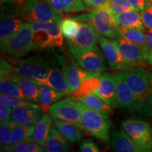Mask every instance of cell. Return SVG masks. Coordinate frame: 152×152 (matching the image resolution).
Returning <instances> with one entry per match:
<instances>
[{"instance_id": "1", "label": "cell", "mask_w": 152, "mask_h": 152, "mask_svg": "<svg viewBox=\"0 0 152 152\" xmlns=\"http://www.w3.org/2000/svg\"><path fill=\"white\" fill-rule=\"evenodd\" d=\"M125 81L134 93L140 112L150 114V100L152 95V73L141 66L122 71Z\"/></svg>"}, {"instance_id": "2", "label": "cell", "mask_w": 152, "mask_h": 152, "mask_svg": "<svg viewBox=\"0 0 152 152\" xmlns=\"http://www.w3.org/2000/svg\"><path fill=\"white\" fill-rule=\"evenodd\" d=\"M74 99L80 111V121L83 129L95 137L109 143L111 129L109 116L90 109L77 98Z\"/></svg>"}, {"instance_id": "3", "label": "cell", "mask_w": 152, "mask_h": 152, "mask_svg": "<svg viewBox=\"0 0 152 152\" xmlns=\"http://www.w3.org/2000/svg\"><path fill=\"white\" fill-rule=\"evenodd\" d=\"M36 49L31 23L28 22H24L16 34L1 44V53L14 59L21 58Z\"/></svg>"}, {"instance_id": "4", "label": "cell", "mask_w": 152, "mask_h": 152, "mask_svg": "<svg viewBox=\"0 0 152 152\" xmlns=\"http://www.w3.org/2000/svg\"><path fill=\"white\" fill-rule=\"evenodd\" d=\"M57 66V58L48 55H35L26 59L18 60L15 73L25 77L39 80L46 77Z\"/></svg>"}, {"instance_id": "5", "label": "cell", "mask_w": 152, "mask_h": 152, "mask_svg": "<svg viewBox=\"0 0 152 152\" xmlns=\"http://www.w3.org/2000/svg\"><path fill=\"white\" fill-rule=\"evenodd\" d=\"M33 42L37 49L61 47L64 45L60 24L54 21L31 23Z\"/></svg>"}, {"instance_id": "6", "label": "cell", "mask_w": 152, "mask_h": 152, "mask_svg": "<svg viewBox=\"0 0 152 152\" xmlns=\"http://www.w3.org/2000/svg\"><path fill=\"white\" fill-rule=\"evenodd\" d=\"M25 21L28 23L54 21L61 23V14L47 2L45 0H26L19 7Z\"/></svg>"}, {"instance_id": "7", "label": "cell", "mask_w": 152, "mask_h": 152, "mask_svg": "<svg viewBox=\"0 0 152 152\" xmlns=\"http://www.w3.org/2000/svg\"><path fill=\"white\" fill-rule=\"evenodd\" d=\"M74 18L77 21L87 20L92 25L97 33L110 39H116L120 37L113 16L107 9L103 7L92 9L87 14L75 17Z\"/></svg>"}, {"instance_id": "8", "label": "cell", "mask_w": 152, "mask_h": 152, "mask_svg": "<svg viewBox=\"0 0 152 152\" xmlns=\"http://www.w3.org/2000/svg\"><path fill=\"white\" fill-rule=\"evenodd\" d=\"M122 127L142 152L152 151V128L146 121L137 119H127Z\"/></svg>"}, {"instance_id": "9", "label": "cell", "mask_w": 152, "mask_h": 152, "mask_svg": "<svg viewBox=\"0 0 152 152\" xmlns=\"http://www.w3.org/2000/svg\"><path fill=\"white\" fill-rule=\"evenodd\" d=\"M25 21L18 7L2 6L0 15V42L1 44L16 34Z\"/></svg>"}, {"instance_id": "10", "label": "cell", "mask_w": 152, "mask_h": 152, "mask_svg": "<svg viewBox=\"0 0 152 152\" xmlns=\"http://www.w3.org/2000/svg\"><path fill=\"white\" fill-rule=\"evenodd\" d=\"M80 22V30L73 39L68 40V45L71 54L83 52L97 47L98 33L93 26L86 21Z\"/></svg>"}, {"instance_id": "11", "label": "cell", "mask_w": 152, "mask_h": 152, "mask_svg": "<svg viewBox=\"0 0 152 152\" xmlns=\"http://www.w3.org/2000/svg\"><path fill=\"white\" fill-rule=\"evenodd\" d=\"M72 55L77 60L79 66L87 71L101 73L107 69L106 57L98 47L83 52L73 53Z\"/></svg>"}, {"instance_id": "12", "label": "cell", "mask_w": 152, "mask_h": 152, "mask_svg": "<svg viewBox=\"0 0 152 152\" xmlns=\"http://www.w3.org/2000/svg\"><path fill=\"white\" fill-rule=\"evenodd\" d=\"M61 70L67 80L72 92L80 89L81 85L84 82L94 78H98L101 75V73L88 71L81 66L80 67L64 60H61Z\"/></svg>"}, {"instance_id": "13", "label": "cell", "mask_w": 152, "mask_h": 152, "mask_svg": "<svg viewBox=\"0 0 152 152\" xmlns=\"http://www.w3.org/2000/svg\"><path fill=\"white\" fill-rule=\"evenodd\" d=\"M49 113L52 116L74 123L83 128L80 121V111L73 97L62 99L52 104L49 108Z\"/></svg>"}, {"instance_id": "14", "label": "cell", "mask_w": 152, "mask_h": 152, "mask_svg": "<svg viewBox=\"0 0 152 152\" xmlns=\"http://www.w3.org/2000/svg\"><path fill=\"white\" fill-rule=\"evenodd\" d=\"M98 41L106 59L112 69L126 71L132 68L125 61L113 39H109L98 33Z\"/></svg>"}, {"instance_id": "15", "label": "cell", "mask_w": 152, "mask_h": 152, "mask_svg": "<svg viewBox=\"0 0 152 152\" xmlns=\"http://www.w3.org/2000/svg\"><path fill=\"white\" fill-rule=\"evenodd\" d=\"M99 85L92 90L112 108H118L115 74L105 73L99 77Z\"/></svg>"}, {"instance_id": "16", "label": "cell", "mask_w": 152, "mask_h": 152, "mask_svg": "<svg viewBox=\"0 0 152 152\" xmlns=\"http://www.w3.org/2000/svg\"><path fill=\"white\" fill-rule=\"evenodd\" d=\"M115 79L118 108L130 112H140L137 101L130 87L125 81L122 71L115 74Z\"/></svg>"}, {"instance_id": "17", "label": "cell", "mask_w": 152, "mask_h": 152, "mask_svg": "<svg viewBox=\"0 0 152 152\" xmlns=\"http://www.w3.org/2000/svg\"><path fill=\"white\" fill-rule=\"evenodd\" d=\"M113 41L117 45L125 61L132 67L140 66V64L148 62L145 52L142 47L130 42L121 37L116 39H113Z\"/></svg>"}, {"instance_id": "18", "label": "cell", "mask_w": 152, "mask_h": 152, "mask_svg": "<svg viewBox=\"0 0 152 152\" xmlns=\"http://www.w3.org/2000/svg\"><path fill=\"white\" fill-rule=\"evenodd\" d=\"M45 114V110L37 104L12 109L11 117L19 125L37 123Z\"/></svg>"}, {"instance_id": "19", "label": "cell", "mask_w": 152, "mask_h": 152, "mask_svg": "<svg viewBox=\"0 0 152 152\" xmlns=\"http://www.w3.org/2000/svg\"><path fill=\"white\" fill-rule=\"evenodd\" d=\"M111 142L115 151L142 152V150L133 142L123 127L111 132Z\"/></svg>"}, {"instance_id": "20", "label": "cell", "mask_w": 152, "mask_h": 152, "mask_svg": "<svg viewBox=\"0 0 152 152\" xmlns=\"http://www.w3.org/2000/svg\"><path fill=\"white\" fill-rule=\"evenodd\" d=\"M36 82L39 85H47L54 90L67 94L72 92L62 70L60 69L58 66L53 68L46 77Z\"/></svg>"}, {"instance_id": "21", "label": "cell", "mask_w": 152, "mask_h": 152, "mask_svg": "<svg viewBox=\"0 0 152 152\" xmlns=\"http://www.w3.org/2000/svg\"><path fill=\"white\" fill-rule=\"evenodd\" d=\"M71 142L61 132L54 124L52 125L45 147L49 152H64L69 151Z\"/></svg>"}, {"instance_id": "22", "label": "cell", "mask_w": 152, "mask_h": 152, "mask_svg": "<svg viewBox=\"0 0 152 152\" xmlns=\"http://www.w3.org/2000/svg\"><path fill=\"white\" fill-rule=\"evenodd\" d=\"M52 117L50 113H45L39 121L36 123L33 133L27 140L35 142L41 145L45 146L51 127L52 125Z\"/></svg>"}, {"instance_id": "23", "label": "cell", "mask_w": 152, "mask_h": 152, "mask_svg": "<svg viewBox=\"0 0 152 152\" xmlns=\"http://www.w3.org/2000/svg\"><path fill=\"white\" fill-rule=\"evenodd\" d=\"M11 80L16 83L23 92L28 99L39 104V86L40 85L34 80L25 77L15 73L11 77Z\"/></svg>"}, {"instance_id": "24", "label": "cell", "mask_w": 152, "mask_h": 152, "mask_svg": "<svg viewBox=\"0 0 152 152\" xmlns=\"http://www.w3.org/2000/svg\"><path fill=\"white\" fill-rule=\"evenodd\" d=\"M52 117L53 122L56 125V126L71 143L80 141L84 137L83 128L78 125L64 121L58 118Z\"/></svg>"}, {"instance_id": "25", "label": "cell", "mask_w": 152, "mask_h": 152, "mask_svg": "<svg viewBox=\"0 0 152 152\" xmlns=\"http://www.w3.org/2000/svg\"><path fill=\"white\" fill-rule=\"evenodd\" d=\"M113 21L117 28H137L144 30L143 22L142 20L141 15L137 11H130L121 13L113 16Z\"/></svg>"}, {"instance_id": "26", "label": "cell", "mask_w": 152, "mask_h": 152, "mask_svg": "<svg viewBox=\"0 0 152 152\" xmlns=\"http://www.w3.org/2000/svg\"><path fill=\"white\" fill-rule=\"evenodd\" d=\"M54 10L61 14L79 13L85 10L82 0H45Z\"/></svg>"}, {"instance_id": "27", "label": "cell", "mask_w": 152, "mask_h": 152, "mask_svg": "<svg viewBox=\"0 0 152 152\" xmlns=\"http://www.w3.org/2000/svg\"><path fill=\"white\" fill-rule=\"evenodd\" d=\"M77 99L90 109L97 111L99 113H103L108 116L111 115L113 112V108L99 97L92 91L89 92L87 94L79 96Z\"/></svg>"}, {"instance_id": "28", "label": "cell", "mask_w": 152, "mask_h": 152, "mask_svg": "<svg viewBox=\"0 0 152 152\" xmlns=\"http://www.w3.org/2000/svg\"><path fill=\"white\" fill-rule=\"evenodd\" d=\"M66 93L57 91L52 87L45 85H40L39 86V104H40L42 109L45 111L49 110V108L53 104L58 102L61 99L65 97Z\"/></svg>"}, {"instance_id": "29", "label": "cell", "mask_w": 152, "mask_h": 152, "mask_svg": "<svg viewBox=\"0 0 152 152\" xmlns=\"http://www.w3.org/2000/svg\"><path fill=\"white\" fill-rule=\"evenodd\" d=\"M117 31L120 37L125 38L130 42L135 44L144 49L146 43V33L143 30L121 27L117 28Z\"/></svg>"}, {"instance_id": "30", "label": "cell", "mask_w": 152, "mask_h": 152, "mask_svg": "<svg viewBox=\"0 0 152 152\" xmlns=\"http://www.w3.org/2000/svg\"><path fill=\"white\" fill-rule=\"evenodd\" d=\"M1 151L8 152H45L47 151L45 146L35 142L25 140L14 145H9L1 148Z\"/></svg>"}, {"instance_id": "31", "label": "cell", "mask_w": 152, "mask_h": 152, "mask_svg": "<svg viewBox=\"0 0 152 152\" xmlns=\"http://www.w3.org/2000/svg\"><path fill=\"white\" fill-rule=\"evenodd\" d=\"M35 123L19 125L16 124L13 127L11 142L9 145H14L19 142L27 140L31 135L35 128Z\"/></svg>"}, {"instance_id": "32", "label": "cell", "mask_w": 152, "mask_h": 152, "mask_svg": "<svg viewBox=\"0 0 152 152\" xmlns=\"http://www.w3.org/2000/svg\"><path fill=\"white\" fill-rule=\"evenodd\" d=\"M101 7L107 9L113 16L126 11H140L138 9L130 4L127 0H106L105 4Z\"/></svg>"}, {"instance_id": "33", "label": "cell", "mask_w": 152, "mask_h": 152, "mask_svg": "<svg viewBox=\"0 0 152 152\" xmlns=\"http://www.w3.org/2000/svg\"><path fill=\"white\" fill-rule=\"evenodd\" d=\"M0 92L1 94L7 96L28 99L20 87L9 79L0 80Z\"/></svg>"}, {"instance_id": "34", "label": "cell", "mask_w": 152, "mask_h": 152, "mask_svg": "<svg viewBox=\"0 0 152 152\" xmlns=\"http://www.w3.org/2000/svg\"><path fill=\"white\" fill-rule=\"evenodd\" d=\"M60 26L63 36L68 40L74 39L79 33L80 22L74 18L63 19Z\"/></svg>"}, {"instance_id": "35", "label": "cell", "mask_w": 152, "mask_h": 152, "mask_svg": "<svg viewBox=\"0 0 152 152\" xmlns=\"http://www.w3.org/2000/svg\"><path fill=\"white\" fill-rule=\"evenodd\" d=\"M17 124L11 116L8 119L4 121H1L0 125V144L1 148L7 147L10 144L11 132L13 127Z\"/></svg>"}, {"instance_id": "36", "label": "cell", "mask_w": 152, "mask_h": 152, "mask_svg": "<svg viewBox=\"0 0 152 152\" xmlns=\"http://www.w3.org/2000/svg\"><path fill=\"white\" fill-rule=\"evenodd\" d=\"M0 103L1 104H4L6 106H8L12 109L20 107V106H26L35 104V102H33V101L14 97V96H7V95L2 94L0 95Z\"/></svg>"}, {"instance_id": "37", "label": "cell", "mask_w": 152, "mask_h": 152, "mask_svg": "<svg viewBox=\"0 0 152 152\" xmlns=\"http://www.w3.org/2000/svg\"><path fill=\"white\" fill-rule=\"evenodd\" d=\"M0 80L1 79H11V77L15 73V67L9 62L6 58H1L0 64Z\"/></svg>"}, {"instance_id": "38", "label": "cell", "mask_w": 152, "mask_h": 152, "mask_svg": "<svg viewBox=\"0 0 152 152\" xmlns=\"http://www.w3.org/2000/svg\"><path fill=\"white\" fill-rule=\"evenodd\" d=\"M140 15L145 28H152V7L147 5L140 11Z\"/></svg>"}, {"instance_id": "39", "label": "cell", "mask_w": 152, "mask_h": 152, "mask_svg": "<svg viewBox=\"0 0 152 152\" xmlns=\"http://www.w3.org/2000/svg\"><path fill=\"white\" fill-rule=\"evenodd\" d=\"M79 151L82 152H98L99 151V149L96 144L92 140H85L82 142Z\"/></svg>"}, {"instance_id": "40", "label": "cell", "mask_w": 152, "mask_h": 152, "mask_svg": "<svg viewBox=\"0 0 152 152\" xmlns=\"http://www.w3.org/2000/svg\"><path fill=\"white\" fill-rule=\"evenodd\" d=\"M146 43L144 47V52L148 59L149 55L152 52V28H146Z\"/></svg>"}, {"instance_id": "41", "label": "cell", "mask_w": 152, "mask_h": 152, "mask_svg": "<svg viewBox=\"0 0 152 152\" xmlns=\"http://www.w3.org/2000/svg\"><path fill=\"white\" fill-rule=\"evenodd\" d=\"M84 2L85 7L89 9H96L102 7L106 0H83Z\"/></svg>"}, {"instance_id": "42", "label": "cell", "mask_w": 152, "mask_h": 152, "mask_svg": "<svg viewBox=\"0 0 152 152\" xmlns=\"http://www.w3.org/2000/svg\"><path fill=\"white\" fill-rule=\"evenodd\" d=\"M11 112H12V108L1 104L0 105V121H4L8 119L11 115Z\"/></svg>"}, {"instance_id": "43", "label": "cell", "mask_w": 152, "mask_h": 152, "mask_svg": "<svg viewBox=\"0 0 152 152\" xmlns=\"http://www.w3.org/2000/svg\"><path fill=\"white\" fill-rule=\"evenodd\" d=\"M130 4L134 6L139 10L141 11L147 6V0H127Z\"/></svg>"}, {"instance_id": "44", "label": "cell", "mask_w": 152, "mask_h": 152, "mask_svg": "<svg viewBox=\"0 0 152 152\" xmlns=\"http://www.w3.org/2000/svg\"><path fill=\"white\" fill-rule=\"evenodd\" d=\"M25 1H26V0H1V4L16 6V7H20Z\"/></svg>"}, {"instance_id": "45", "label": "cell", "mask_w": 152, "mask_h": 152, "mask_svg": "<svg viewBox=\"0 0 152 152\" xmlns=\"http://www.w3.org/2000/svg\"><path fill=\"white\" fill-rule=\"evenodd\" d=\"M147 61L149 64L152 66V52L149 55V57H148Z\"/></svg>"}, {"instance_id": "46", "label": "cell", "mask_w": 152, "mask_h": 152, "mask_svg": "<svg viewBox=\"0 0 152 152\" xmlns=\"http://www.w3.org/2000/svg\"><path fill=\"white\" fill-rule=\"evenodd\" d=\"M150 115L152 116V95L151 97V100H150Z\"/></svg>"}, {"instance_id": "47", "label": "cell", "mask_w": 152, "mask_h": 152, "mask_svg": "<svg viewBox=\"0 0 152 152\" xmlns=\"http://www.w3.org/2000/svg\"><path fill=\"white\" fill-rule=\"evenodd\" d=\"M147 5L152 7V0H147Z\"/></svg>"}]
</instances>
